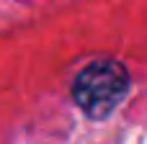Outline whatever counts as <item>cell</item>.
<instances>
[{
  "mask_svg": "<svg viewBox=\"0 0 147 144\" xmlns=\"http://www.w3.org/2000/svg\"><path fill=\"white\" fill-rule=\"evenodd\" d=\"M129 72L114 59H101L83 67L72 82V98L78 108L90 119H106L127 95Z\"/></svg>",
  "mask_w": 147,
  "mask_h": 144,
  "instance_id": "1",
  "label": "cell"
}]
</instances>
